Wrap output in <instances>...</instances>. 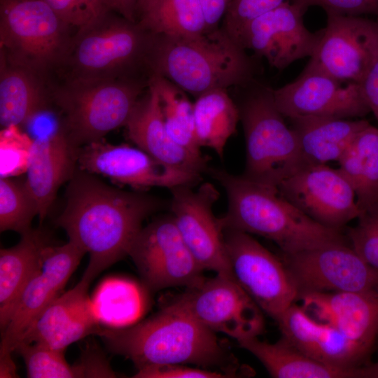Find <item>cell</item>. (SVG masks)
Here are the masks:
<instances>
[{"instance_id": "27", "label": "cell", "mask_w": 378, "mask_h": 378, "mask_svg": "<svg viewBox=\"0 0 378 378\" xmlns=\"http://www.w3.org/2000/svg\"><path fill=\"white\" fill-rule=\"evenodd\" d=\"M48 246L41 230L31 228L14 246L0 251V324L3 329L29 281L42 266Z\"/></svg>"}, {"instance_id": "5", "label": "cell", "mask_w": 378, "mask_h": 378, "mask_svg": "<svg viewBox=\"0 0 378 378\" xmlns=\"http://www.w3.org/2000/svg\"><path fill=\"white\" fill-rule=\"evenodd\" d=\"M148 80L144 76L52 78L50 95L59 116L58 127L76 148L104 139L125 126Z\"/></svg>"}, {"instance_id": "2", "label": "cell", "mask_w": 378, "mask_h": 378, "mask_svg": "<svg viewBox=\"0 0 378 378\" xmlns=\"http://www.w3.org/2000/svg\"><path fill=\"white\" fill-rule=\"evenodd\" d=\"M98 335L111 351L130 359L138 370L187 364L209 369L233 361L216 332L174 299L137 325L102 328Z\"/></svg>"}, {"instance_id": "4", "label": "cell", "mask_w": 378, "mask_h": 378, "mask_svg": "<svg viewBox=\"0 0 378 378\" xmlns=\"http://www.w3.org/2000/svg\"><path fill=\"white\" fill-rule=\"evenodd\" d=\"M245 50L223 28L190 36L153 34L147 65L150 75L197 97L251 81L255 65Z\"/></svg>"}, {"instance_id": "31", "label": "cell", "mask_w": 378, "mask_h": 378, "mask_svg": "<svg viewBox=\"0 0 378 378\" xmlns=\"http://www.w3.org/2000/svg\"><path fill=\"white\" fill-rule=\"evenodd\" d=\"M136 22L155 35L190 36L208 30L199 0H152Z\"/></svg>"}, {"instance_id": "44", "label": "cell", "mask_w": 378, "mask_h": 378, "mask_svg": "<svg viewBox=\"0 0 378 378\" xmlns=\"http://www.w3.org/2000/svg\"><path fill=\"white\" fill-rule=\"evenodd\" d=\"M105 7L125 19L136 22L137 0H102Z\"/></svg>"}, {"instance_id": "39", "label": "cell", "mask_w": 378, "mask_h": 378, "mask_svg": "<svg viewBox=\"0 0 378 378\" xmlns=\"http://www.w3.org/2000/svg\"><path fill=\"white\" fill-rule=\"evenodd\" d=\"M69 25L78 29L98 20L109 10L102 0H43Z\"/></svg>"}, {"instance_id": "28", "label": "cell", "mask_w": 378, "mask_h": 378, "mask_svg": "<svg viewBox=\"0 0 378 378\" xmlns=\"http://www.w3.org/2000/svg\"><path fill=\"white\" fill-rule=\"evenodd\" d=\"M238 343L260 360L272 377L358 378L356 371L330 367L312 359L282 336L274 343L258 337Z\"/></svg>"}, {"instance_id": "34", "label": "cell", "mask_w": 378, "mask_h": 378, "mask_svg": "<svg viewBox=\"0 0 378 378\" xmlns=\"http://www.w3.org/2000/svg\"><path fill=\"white\" fill-rule=\"evenodd\" d=\"M15 351L23 358L29 378L87 377L83 361L80 360L70 365L65 359L64 351L38 343H20Z\"/></svg>"}, {"instance_id": "42", "label": "cell", "mask_w": 378, "mask_h": 378, "mask_svg": "<svg viewBox=\"0 0 378 378\" xmlns=\"http://www.w3.org/2000/svg\"><path fill=\"white\" fill-rule=\"evenodd\" d=\"M359 85L370 112L378 120V60Z\"/></svg>"}, {"instance_id": "14", "label": "cell", "mask_w": 378, "mask_h": 378, "mask_svg": "<svg viewBox=\"0 0 378 378\" xmlns=\"http://www.w3.org/2000/svg\"><path fill=\"white\" fill-rule=\"evenodd\" d=\"M181 186L170 190L169 207L174 223L186 246L203 270L232 277L225 243L224 230L213 207L219 192L211 183Z\"/></svg>"}, {"instance_id": "40", "label": "cell", "mask_w": 378, "mask_h": 378, "mask_svg": "<svg viewBox=\"0 0 378 378\" xmlns=\"http://www.w3.org/2000/svg\"><path fill=\"white\" fill-rule=\"evenodd\" d=\"M307 10L310 6H319L326 13L360 16L364 14L378 18V0H291Z\"/></svg>"}, {"instance_id": "45", "label": "cell", "mask_w": 378, "mask_h": 378, "mask_svg": "<svg viewBox=\"0 0 378 378\" xmlns=\"http://www.w3.org/2000/svg\"><path fill=\"white\" fill-rule=\"evenodd\" d=\"M16 377V369L11 354L0 356V377Z\"/></svg>"}, {"instance_id": "9", "label": "cell", "mask_w": 378, "mask_h": 378, "mask_svg": "<svg viewBox=\"0 0 378 378\" xmlns=\"http://www.w3.org/2000/svg\"><path fill=\"white\" fill-rule=\"evenodd\" d=\"M224 236L233 278L276 321L299 295L284 261L250 234L226 229Z\"/></svg>"}, {"instance_id": "13", "label": "cell", "mask_w": 378, "mask_h": 378, "mask_svg": "<svg viewBox=\"0 0 378 378\" xmlns=\"http://www.w3.org/2000/svg\"><path fill=\"white\" fill-rule=\"evenodd\" d=\"M146 286L158 290L190 288L205 278L174 223L172 215L142 227L129 252Z\"/></svg>"}, {"instance_id": "47", "label": "cell", "mask_w": 378, "mask_h": 378, "mask_svg": "<svg viewBox=\"0 0 378 378\" xmlns=\"http://www.w3.org/2000/svg\"><path fill=\"white\" fill-rule=\"evenodd\" d=\"M152 0H137L136 6V19L139 13Z\"/></svg>"}, {"instance_id": "21", "label": "cell", "mask_w": 378, "mask_h": 378, "mask_svg": "<svg viewBox=\"0 0 378 378\" xmlns=\"http://www.w3.org/2000/svg\"><path fill=\"white\" fill-rule=\"evenodd\" d=\"M281 336L312 359L326 365L356 371L368 364L371 351L335 328L316 320L298 303L276 321Z\"/></svg>"}, {"instance_id": "35", "label": "cell", "mask_w": 378, "mask_h": 378, "mask_svg": "<svg viewBox=\"0 0 378 378\" xmlns=\"http://www.w3.org/2000/svg\"><path fill=\"white\" fill-rule=\"evenodd\" d=\"M35 216L36 205L24 182L13 177L0 178V230L15 231L20 234L29 231Z\"/></svg>"}, {"instance_id": "36", "label": "cell", "mask_w": 378, "mask_h": 378, "mask_svg": "<svg viewBox=\"0 0 378 378\" xmlns=\"http://www.w3.org/2000/svg\"><path fill=\"white\" fill-rule=\"evenodd\" d=\"M356 224L349 228L346 239L351 248L378 272V200L363 209Z\"/></svg>"}, {"instance_id": "43", "label": "cell", "mask_w": 378, "mask_h": 378, "mask_svg": "<svg viewBox=\"0 0 378 378\" xmlns=\"http://www.w3.org/2000/svg\"><path fill=\"white\" fill-rule=\"evenodd\" d=\"M202 6L209 29L218 28L224 18L232 0H199Z\"/></svg>"}, {"instance_id": "3", "label": "cell", "mask_w": 378, "mask_h": 378, "mask_svg": "<svg viewBox=\"0 0 378 378\" xmlns=\"http://www.w3.org/2000/svg\"><path fill=\"white\" fill-rule=\"evenodd\" d=\"M224 188L226 213L219 218L223 230H239L267 238L289 254L332 241H346L342 230L312 220L279 192L223 169L208 172Z\"/></svg>"}, {"instance_id": "46", "label": "cell", "mask_w": 378, "mask_h": 378, "mask_svg": "<svg viewBox=\"0 0 378 378\" xmlns=\"http://www.w3.org/2000/svg\"><path fill=\"white\" fill-rule=\"evenodd\" d=\"M358 378H378V360L358 368Z\"/></svg>"}, {"instance_id": "25", "label": "cell", "mask_w": 378, "mask_h": 378, "mask_svg": "<svg viewBox=\"0 0 378 378\" xmlns=\"http://www.w3.org/2000/svg\"><path fill=\"white\" fill-rule=\"evenodd\" d=\"M52 106L50 80L0 55V123L24 125Z\"/></svg>"}, {"instance_id": "16", "label": "cell", "mask_w": 378, "mask_h": 378, "mask_svg": "<svg viewBox=\"0 0 378 378\" xmlns=\"http://www.w3.org/2000/svg\"><path fill=\"white\" fill-rule=\"evenodd\" d=\"M277 188L302 213L331 229L342 230L360 213L349 181L339 168L326 164H304Z\"/></svg>"}, {"instance_id": "41", "label": "cell", "mask_w": 378, "mask_h": 378, "mask_svg": "<svg viewBox=\"0 0 378 378\" xmlns=\"http://www.w3.org/2000/svg\"><path fill=\"white\" fill-rule=\"evenodd\" d=\"M232 377L235 374L226 371L192 368L186 365H168L139 370L137 378H219Z\"/></svg>"}, {"instance_id": "15", "label": "cell", "mask_w": 378, "mask_h": 378, "mask_svg": "<svg viewBox=\"0 0 378 378\" xmlns=\"http://www.w3.org/2000/svg\"><path fill=\"white\" fill-rule=\"evenodd\" d=\"M78 168L136 190L196 186L202 174L164 164L139 148L113 145L104 139L78 148Z\"/></svg>"}, {"instance_id": "11", "label": "cell", "mask_w": 378, "mask_h": 378, "mask_svg": "<svg viewBox=\"0 0 378 378\" xmlns=\"http://www.w3.org/2000/svg\"><path fill=\"white\" fill-rule=\"evenodd\" d=\"M378 60V19L327 14V24L303 69L360 84Z\"/></svg>"}, {"instance_id": "8", "label": "cell", "mask_w": 378, "mask_h": 378, "mask_svg": "<svg viewBox=\"0 0 378 378\" xmlns=\"http://www.w3.org/2000/svg\"><path fill=\"white\" fill-rule=\"evenodd\" d=\"M246 140L244 178L277 188L304 163L298 139L278 110L272 89L250 95L239 108Z\"/></svg>"}, {"instance_id": "23", "label": "cell", "mask_w": 378, "mask_h": 378, "mask_svg": "<svg viewBox=\"0 0 378 378\" xmlns=\"http://www.w3.org/2000/svg\"><path fill=\"white\" fill-rule=\"evenodd\" d=\"M78 148L58 127L34 139L24 183L41 223L48 214L59 187L76 172Z\"/></svg>"}, {"instance_id": "1", "label": "cell", "mask_w": 378, "mask_h": 378, "mask_svg": "<svg viewBox=\"0 0 378 378\" xmlns=\"http://www.w3.org/2000/svg\"><path fill=\"white\" fill-rule=\"evenodd\" d=\"M66 200L56 223L90 254L84 274L93 280L128 255L144 219L165 206L158 197L115 188L79 169L69 181Z\"/></svg>"}, {"instance_id": "26", "label": "cell", "mask_w": 378, "mask_h": 378, "mask_svg": "<svg viewBox=\"0 0 378 378\" xmlns=\"http://www.w3.org/2000/svg\"><path fill=\"white\" fill-rule=\"evenodd\" d=\"M289 120L304 164L338 162L358 132L370 124L365 120L315 116Z\"/></svg>"}, {"instance_id": "33", "label": "cell", "mask_w": 378, "mask_h": 378, "mask_svg": "<svg viewBox=\"0 0 378 378\" xmlns=\"http://www.w3.org/2000/svg\"><path fill=\"white\" fill-rule=\"evenodd\" d=\"M91 300L99 323L115 328L134 322L144 307L143 295L138 286L122 279H106Z\"/></svg>"}, {"instance_id": "17", "label": "cell", "mask_w": 378, "mask_h": 378, "mask_svg": "<svg viewBox=\"0 0 378 378\" xmlns=\"http://www.w3.org/2000/svg\"><path fill=\"white\" fill-rule=\"evenodd\" d=\"M306 11L286 1L251 20L241 32L237 43L245 50L265 57L271 66L279 70L310 57L317 46L320 30L312 33L305 27L303 15Z\"/></svg>"}, {"instance_id": "6", "label": "cell", "mask_w": 378, "mask_h": 378, "mask_svg": "<svg viewBox=\"0 0 378 378\" xmlns=\"http://www.w3.org/2000/svg\"><path fill=\"white\" fill-rule=\"evenodd\" d=\"M153 34L137 22L109 11L76 30L53 78L115 79L150 75L147 57Z\"/></svg>"}, {"instance_id": "30", "label": "cell", "mask_w": 378, "mask_h": 378, "mask_svg": "<svg viewBox=\"0 0 378 378\" xmlns=\"http://www.w3.org/2000/svg\"><path fill=\"white\" fill-rule=\"evenodd\" d=\"M338 162L360 211L378 200V128L369 124L361 130Z\"/></svg>"}, {"instance_id": "22", "label": "cell", "mask_w": 378, "mask_h": 378, "mask_svg": "<svg viewBox=\"0 0 378 378\" xmlns=\"http://www.w3.org/2000/svg\"><path fill=\"white\" fill-rule=\"evenodd\" d=\"M297 302L312 318L372 352L378 342V292L307 293Z\"/></svg>"}, {"instance_id": "29", "label": "cell", "mask_w": 378, "mask_h": 378, "mask_svg": "<svg viewBox=\"0 0 378 378\" xmlns=\"http://www.w3.org/2000/svg\"><path fill=\"white\" fill-rule=\"evenodd\" d=\"M194 119L198 146L210 148L223 158L225 146L240 120L239 107L227 90H213L197 97Z\"/></svg>"}, {"instance_id": "10", "label": "cell", "mask_w": 378, "mask_h": 378, "mask_svg": "<svg viewBox=\"0 0 378 378\" xmlns=\"http://www.w3.org/2000/svg\"><path fill=\"white\" fill-rule=\"evenodd\" d=\"M282 260L299 295L378 292V272L346 241H332L294 253H283Z\"/></svg>"}, {"instance_id": "18", "label": "cell", "mask_w": 378, "mask_h": 378, "mask_svg": "<svg viewBox=\"0 0 378 378\" xmlns=\"http://www.w3.org/2000/svg\"><path fill=\"white\" fill-rule=\"evenodd\" d=\"M85 252L69 241L48 245L42 266L21 293L5 327L1 329L0 356L12 354L34 319L64 288Z\"/></svg>"}, {"instance_id": "19", "label": "cell", "mask_w": 378, "mask_h": 378, "mask_svg": "<svg viewBox=\"0 0 378 378\" xmlns=\"http://www.w3.org/2000/svg\"><path fill=\"white\" fill-rule=\"evenodd\" d=\"M272 94L278 110L288 119L351 118L370 112L358 83L343 85L342 82L319 72L303 70L293 82L272 89Z\"/></svg>"}, {"instance_id": "20", "label": "cell", "mask_w": 378, "mask_h": 378, "mask_svg": "<svg viewBox=\"0 0 378 378\" xmlns=\"http://www.w3.org/2000/svg\"><path fill=\"white\" fill-rule=\"evenodd\" d=\"M92 281L83 273L74 288L55 298L34 319L17 346L38 343L64 351L68 346L83 337L98 335L102 329L100 323L88 295Z\"/></svg>"}, {"instance_id": "32", "label": "cell", "mask_w": 378, "mask_h": 378, "mask_svg": "<svg viewBox=\"0 0 378 378\" xmlns=\"http://www.w3.org/2000/svg\"><path fill=\"white\" fill-rule=\"evenodd\" d=\"M148 83L157 91L164 122L172 139L190 152L202 155L195 130L194 104L186 92L168 79L151 74Z\"/></svg>"}, {"instance_id": "12", "label": "cell", "mask_w": 378, "mask_h": 378, "mask_svg": "<svg viewBox=\"0 0 378 378\" xmlns=\"http://www.w3.org/2000/svg\"><path fill=\"white\" fill-rule=\"evenodd\" d=\"M174 300L205 327L237 342L265 330L263 312L232 277L205 278Z\"/></svg>"}, {"instance_id": "24", "label": "cell", "mask_w": 378, "mask_h": 378, "mask_svg": "<svg viewBox=\"0 0 378 378\" xmlns=\"http://www.w3.org/2000/svg\"><path fill=\"white\" fill-rule=\"evenodd\" d=\"M125 127L131 141L158 161L201 174L208 172L206 157L190 152L169 136L158 92L149 83L146 93L139 99Z\"/></svg>"}, {"instance_id": "37", "label": "cell", "mask_w": 378, "mask_h": 378, "mask_svg": "<svg viewBox=\"0 0 378 378\" xmlns=\"http://www.w3.org/2000/svg\"><path fill=\"white\" fill-rule=\"evenodd\" d=\"M34 139L20 132L18 126L3 128L0 134L1 177L26 173Z\"/></svg>"}, {"instance_id": "38", "label": "cell", "mask_w": 378, "mask_h": 378, "mask_svg": "<svg viewBox=\"0 0 378 378\" xmlns=\"http://www.w3.org/2000/svg\"><path fill=\"white\" fill-rule=\"evenodd\" d=\"M288 0H232L224 17L223 29L237 43L244 28L253 19Z\"/></svg>"}, {"instance_id": "7", "label": "cell", "mask_w": 378, "mask_h": 378, "mask_svg": "<svg viewBox=\"0 0 378 378\" xmlns=\"http://www.w3.org/2000/svg\"><path fill=\"white\" fill-rule=\"evenodd\" d=\"M76 30L43 0H0V55L50 80Z\"/></svg>"}]
</instances>
